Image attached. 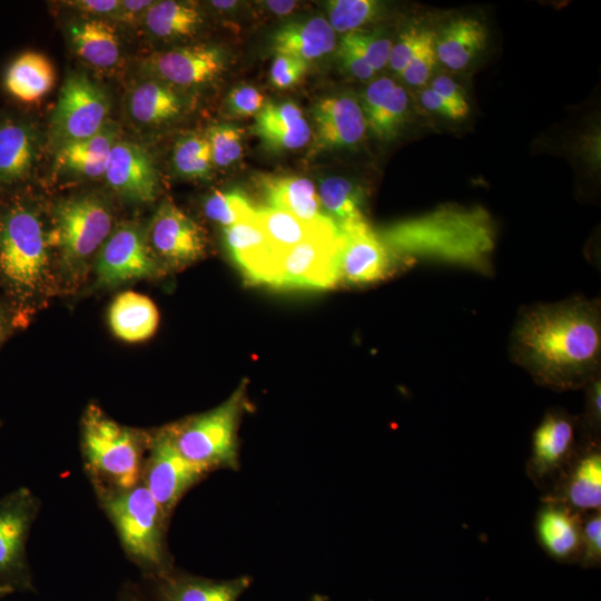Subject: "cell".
<instances>
[{
    "instance_id": "6da1fadb",
    "label": "cell",
    "mask_w": 601,
    "mask_h": 601,
    "mask_svg": "<svg viewBox=\"0 0 601 601\" xmlns=\"http://www.w3.org/2000/svg\"><path fill=\"white\" fill-rule=\"evenodd\" d=\"M511 353L542 385L565 390L588 384L601 359L599 304L573 298L525 308L512 333Z\"/></svg>"
},
{
    "instance_id": "7a4b0ae2",
    "label": "cell",
    "mask_w": 601,
    "mask_h": 601,
    "mask_svg": "<svg viewBox=\"0 0 601 601\" xmlns=\"http://www.w3.org/2000/svg\"><path fill=\"white\" fill-rule=\"evenodd\" d=\"M380 238L393 255L420 256L489 267L494 247V227L481 207L443 206L383 229Z\"/></svg>"
},
{
    "instance_id": "3957f363",
    "label": "cell",
    "mask_w": 601,
    "mask_h": 601,
    "mask_svg": "<svg viewBox=\"0 0 601 601\" xmlns=\"http://www.w3.org/2000/svg\"><path fill=\"white\" fill-rule=\"evenodd\" d=\"M49 238L37 209L20 196L0 204V286L14 319L48 283Z\"/></svg>"
},
{
    "instance_id": "277c9868",
    "label": "cell",
    "mask_w": 601,
    "mask_h": 601,
    "mask_svg": "<svg viewBox=\"0 0 601 601\" xmlns=\"http://www.w3.org/2000/svg\"><path fill=\"white\" fill-rule=\"evenodd\" d=\"M150 433L118 423L97 404L81 418L83 471L96 495L124 491L141 483Z\"/></svg>"
},
{
    "instance_id": "5b68a950",
    "label": "cell",
    "mask_w": 601,
    "mask_h": 601,
    "mask_svg": "<svg viewBox=\"0 0 601 601\" xmlns=\"http://www.w3.org/2000/svg\"><path fill=\"white\" fill-rule=\"evenodd\" d=\"M96 497L112 524L125 554L141 572L145 581L174 570L166 542L169 519L142 483Z\"/></svg>"
},
{
    "instance_id": "8992f818",
    "label": "cell",
    "mask_w": 601,
    "mask_h": 601,
    "mask_svg": "<svg viewBox=\"0 0 601 601\" xmlns=\"http://www.w3.org/2000/svg\"><path fill=\"white\" fill-rule=\"evenodd\" d=\"M242 384L220 405L164 426L179 453L207 473L219 469L236 470L238 460V423L244 408Z\"/></svg>"
},
{
    "instance_id": "52a82bcc",
    "label": "cell",
    "mask_w": 601,
    "mask_h": 601,
    "mask_svg": "<svg viewBox=\"0 0 601 601\" xmlns=\"http://www.w3.org/2000/svg\"><path fill=\"white\" fill-rule=\"evenodd\" d=\"M41 509L40 499L26 486L0 497V587L35 592L27 544Z\"/></svg>"
},
{
    "instance_id": "ba28073f",
    "label": "cell",
    "mask_w": 601,
    "mask_h": 601,
    "mask_svg": "<svg viewBox=\"0 0 601 601\" xmlns=\"http://www.w3.org/2000/svg\"><path fill=\"white\" fill-rule=\"evenodd\" d=\"M112 231L108 206L95 195H83L61 201L55 209V227L48 235L49 245L59 248L68 265L87 260Z\"/></svg>"
},
{
    "instance_id": "9c48e42d",
    "label": "cell",
    "mask_w": 601,
    "mask_h": 601,
    "mask_svg": "<svg viewBox=\"0 0 601 601\" xmlns=\"http://www.w3.org/2000/svg\"><path fill=\"white\" fill-rule=\"evenodd\" d=\"M339 231H324L278 254L264 280L276 287L328 288L339 282Z\"/></svg>"
},
{
    "instance_id": "30bf717a",
    "label": "cell",
    "mask_w": 601,
    "mask_h": 601,
    "mask_svg": "<svg viewBox=\"0 0 601 601\" xmlns=\"http://www.w3.org/2000/svg\"><path fill=\"white\" fill-rule=\"evenodd\" d=\"M109 110V97L100 86L85 73L69 75L51 117V132L58 147L99 132L108 124Z\"/></svg>"
},
{
    "instance_id": "8fae6325",
    "label": "cell",
    "mask_w": 601,
    "mask_h": 601,
    "mask_svg": "<svg viewBox=\"0 0 601 601\" xmlns=\"http://www.w3.org/2000/svg\"><path fill=\"white\" fill-rule=\"evenodd\" d=\"M207 474L179 453L164 427L150 432L141 483L168 519L185 493Z\"/></svg>"
},
{
    "instance_id": "7c38bea8",
    "label": "cell",
    "mask_w": 601,
    "mask_h": 601,
    "mask_svg": "<svg viewBox=\"0 0 601 601\" xmlns=\"http://www.w3.org/2000/svg\"><path fill=\"white\" fill-rule=\"evenodd\" d=\"M159 273L158 263L141 228L132 223L116 227L99 249L98 283L114 286Z\"/></svg>"
},
{
    "instance_id": "4fadbf2b",
    "label": "cell",
    "mask_w": 601,
    "mask_h": 601,
    "mask_svg": "<svg viewBox=\"0 0 601 601\" xmlns=\"http://www.w3.org/2000/svg\"><path fill=\"white\" fill-rule=\"evenodd\" d=\"M339 280L367 284L385 278L393 268V254L365 218L338 227Z\"/></svg>"
},
{
    "instance_id": "5bb4252c",
    "label": "cell",
    "mask_w": 601,
    "mask_h": 601,
    "mask_svg": "<svg viewBox=\"0 0 601 601\" xmlns=\"http://www.w3.org/2000/svg\"><path fill=\"white\" fill-rule=\"evenodd\" d=\"M154 253L171 267H183L199 259L206 250L203 228L174 203L166 200L154 215L148 233Z\"/></svg>"
},
{
    "instance_id": "9a60e30c",
    "label": "cell",
    "mask_w": 601,
    "mask_h": 601,
    "mask_svg": "<svg viewBox=\"0 0 601 601\" xmlns=\"http://www.w3.org/2000/svg\"><path fill=\"white\" fill-rule=\"evenodd\" d=\"M144 69L169 86L194 87L216 79L225 69V57L209 45L179 47L152 53Z\"/></svg>"
},
{
    "instance_id": "2e32d148",
    "label": "cell",
    "mask_w": 601,
    "mask_h": 601,
    "mask_svg": "<svg viewBox=\"0 0 601 601\" xmlns=\"http://www.w3.org/2000/svg\"><path fill=\"white\" fill-rule=\"evenodd\" d=\"M108 185L120 196L137 203H150L158 190V174L150 154L140 145L118 140L104 174Z\"/></svg>"
},
{
    "instance_id": "e0dca14e",
    "label": "cell",
    "mask_w": 601,
    "mask_h": 601,
    "mask_svg": "<svg viewBox=\"0 0 601 601\" xmlns=\"http://www.w3.org/2000/svg\"><path fill=\"white\" fill-rule=\"evenodd\" d=\"M575 422L560 410L550 411L532 436L528 471L535 482H544L561 471L575 446Z\"/></svg>"
},
{
    "instance_id": "ac0fdd59",
    "label": "cell",
    "mask_w": 601,
    "mask_h": 601,
    "mask_svg": "<svg viewBox=\"0 0 601 601\" xmlns=\"http://www.w3.org/2000/svg\"><path fill=\"white\" fill-rule=\"evenodd\" d=\"M316 150L351 148L366 132V121L359 102L347 95L319 99L312 109Z\"/></svg>"
},
{
    "instance_id": "d6986e66",
    "label": "cell",
    "mask_w": 601,
    "mask_h": 601,
    "mask_svg": "<svg viewBox=\"0 0 601 601\" xmlns=\"http://www.w3.org/2000/svg\"><path fill=\"white\" fill-rule=\"evenodd\" d=\"M252 578L247 575L216 580L171 570L155 580H147L150 601H238L248 589Z\"/></svg>"
},
{
    "instance_id": "ffe728a7",
    "label": "cell",
    "mask_w": 601,
    "mask_h": 601,
    "mask_svg": "<svg viewBox=\"0 0 601 601\" xmlns=\"http://www.w3.org/2000/svg\"><path fill=\"white\" fill-rule=\"evenodd\" d=\"M38 151V135L28 120L0 117V190L21 185L30 177Z\"/></svg>"
},
{
    "instance_id": "44dd1931",
    "label": "cell",
    "mask_w": 601,
    "mask_h": 601,
    "mask_svg": "<svg viewBox=\"0 0 601 601\" xmlns=\"http://www.w3.org/2000/svg\"><path fill=\"white\" fill-rule=\"evenodd\" d=\"M408 105L405 89L392 78L381 77L366 87L361 107L367 129L377 139L392 140L407 121Z\"/></svg>"
},
{
    "instance_id": "7402d4cb",
    "label": "cell",
    "mask_w": 601,
    "mask_h": 601,
    "mask_svg": "<svg viewBox=\"0 0 601 601\" xmlns=\"http://www.w3.org/2000/svg\"><path fill=\"white\" fill-rule=\"evenodd\" d=\"M535 533L542 549L555 561L571 563L580 558L582 518L561 502L549 500L539 510Z\"/></svg>"
},
{
    "instance_id": "603a6c76",
    "label": "cell",
    "mask_w": 601,
    "mask_h": 601,
    "mask_svg": "<svg viewBox=\"0 0 601 601\" xmlns=\"http://www.w3.org/2000/svg\"><path fill=\"white\" fill-rule=\"evenodd\" d=\"M252 130L272 151L300 149L312 137L307 119L293 101L266 102L255 116Z\"/></svg>"
},
{
    "instance_id": "cb8c5ba5",
    "label": "cell",
    "mask_w": 601,
    "mask_h": 601,
    "mask_svg": "<svg viewBox=\"0 0 601 601\" xmlns=\"http://www.w3.org/2000/svg\"><path fill=\"white\" fill-rule=\"evenodd\" d=\"M225 246L248 280L264 283L276 257L254 214L224 227Z\"/></svg>"
},
{
    "instance_id": "d4e9b609",
    "label": "cell",
    "mask_w": 601,
    "mask_h": 601,
    "mask_svg": "<svg viewBox=\"0 0 601 601\" xmlns=\"http://www.w3.org/2000/svg\"><path fill=\"white\" fill-rule=\"evenodd\" d=\"M257 184L268 207L284 210L306 221L332 220L323 210L314 184L307 178L260 175Z\"/></svg>"
},
{
    "instance_id": "484cf974",
    "label": "cell",
    "mask_w": 601,
    "mask_h": 601,
    "mask_svg": "<svg viewBox=\"0 0 601 601\" xmlns=\"http://www.w3.org/2000/svg\"><path fill=\"white\" fill-rule=\"evenodd\" d=\"M272 45L276 55L308 62L332 52L336 47V35L326 19L315 17L282 26L274 33Z\"/></svg>"
},
{
    "instance_id": "4316f807",
    "label": "cell",
    "mask_w": 601,
    "mask_h": 601,
    "mask_svg": "<svg viewBox=\"0 0 601 601\" xmlns=\"http://www.w3.org/2000/svg\"><path fill=\"white\" fill-rule=\"evenodd\" d=\"M118 137L117 126L108 122L91 137L61 145L56 154V168L90 178L104 176L109 154L119 140Z\"/></svg>"
},
{
    "instance_id": "83f0119b",
    "label": "cell",
    "mask_w": 601,
    "mask_h": 601,
    "mask_svg": "<svg viewBox=\"0 0 601 601\" xmlns=\"http://www.w3.org/2000/svg\"><path fill=\"white\" fill-rule=\"evenodd\" d=\"M486 40L482 21L466 17L453 20L435 38L437 61L450 70H463L485 48Z\"/></svg>"
},
{
    "instance_id": "f1b7e54d",
    "label": "cell",
    "mask_w": 601,
    "mask_h": 601,
    "mask_svg": "<svg viewBox=\"0 0 601 601\" xmlns=\"http://www.w3.org/2000/svg\"><path fill=\"white\" fill-rule=\"evenodd\" d=\"M574 512L591 513L601 506V454L597 449L588 450L571 464L562 483L561 493L551 497Z\"/></svg>"
},
{
    "instance_id": "f546056e",
    "label": "cell",
    "mask_w": 601,
    "mask_h": 601,
    "mask_svg": "<svg viewBox=\"0 0 601 601\" xmlns=\"http://www.w3.org/2000/svg\"><path fill=\"white\" fill-rule=\"evenodd\" d=\"M108 318L110 328L118 338L137 343L154 335L159 314L149 297L135 292H125L111 303Z\"/></svg>"
},
{
    "instance_id": "4dcf8cb0",
    "label": "cell",
    "mask_w": 601,
    "mask_h": 601,
    "mask_svg": "<svg viewBox=\"0 0 601 601\" xmlns=\"http://www.w3.org/2000/svg\"><path fill=\"white\" fill-rule=\"evenodd\" d=\"M56 73L50 60L42 53L26 51L19 55L4 73L6 90L19 101H40L53 87Z\"/></svg>"
},
{
    "instance_id": "1f68e13d",
    "label": "cell",
    "mask_w": 601,
    "mask_h": 601,
    "mask_svg": "<svg viewBox=\"0 0 601 601\" xmlns=\"http://www.w3.org/2000/svg\"><path fill=\"white\" fill-rule=\"evenodd\" d=\"M70 39L76 53L88 65L108 70L120 60L121 48L116 29L101 18L73 23Z\"/></svg>"
},
{
    "instance_id": "d6a6232c",
    "label": "cell",
    "mask_w": 601,
    "mask_h": 601,
    "mask_svg": "<svg viewBox=\"0 0 601 601\" xmlns=\"http://www.w3.org/2000/svg\"><path fill=\"white\" fill-rule=\"evenodd\" d=\"M184 108L183 97L171 86L157 79L137 83L128 99L131 118L146 126L171 121L183 114Z\"/></svg>"
},
{
    "instance_id": "836d02e7",
    "label": "cell",
    "mask_w": 601,
    "mask_h": 601,
    "mask_svg": "<svg viewBox=\"0 0 601 601\" xmlns=\"http://www.w3.org/2000/svg\"><path fill=\"white\" fill-rule=\"evenodd\" d=\"M255 218L276 256L309 237L337 229L333 220L306 221L268 206L255 208Z\"/></svg>"
},
{
    "instance_id": "e575fe53",
    "label": "cell",
    "mask_w": 601,
    "mask_h": 601,
    "mask_svg": "<svg viewBox=\"0 0 601 601\" xmlns=\"http://www.w3.org/2000/svg\"><path fill=\"white\" fill-rule=\"evenodd\" d=\"M142 22L155 37L175 39L195 35L203 23V16L193 2L154 1Z\"/></svg>"
},
{
    "instance_id": "d590c367",
    "label": "cell",
    "mask_w": 601,
    "mask_h": 601,
    "mask_svg": "<svg viewBox=\"0 0 601 601\" xmlns=\"http://www.w3.org/2000/svg\"><path fill=\"white\" fill-rule=\"evenodd\" d=\"M318 197L324 213L337 228L364 218L362 190L343 177H326L321 180Z\"/></svg>"
},
{
    "instance_id": "8d00e7d4",
    "label": "cell",
    "mask_w": 601,
    "mask_h": 601,
    "mask_svg": "<svg viewBox=\"0 0 601 601\" xmlns=\"http://www.w3.org/2000/svg\"><path fill=\"white\" fill-rule=\"evenodd\" d=\"M171 161L175 171L186 179H208L215 167L205 135L197 132H188L178 138Z\"/></svg>"
},
{
    "instance_id": "74e56055",
    "label": "cell",
    "mask_w": 601,
    "mask_h": 601,
    "mask_svg": "<svg viewBox=\"0 0 601 601\" xmlns=\"http://www.w3.org/2000/svg\"><path fill=\"white\" fill-rule=\"evenodd\" d=\"M326 6L331 27L345 35L373 22L382 11L381 2L374 0H333Z\"/></svg>"
},
{
    "instance_id": "f35d334b",
    "label": "cell",
    "mask_w": 601,
    "mask_h": 601,
    "mask_svg": "<svg viewBox=\"0 0 601 601\" xmlns=\"http://www.w3.org/2000/svg\"><path fill=\"white\" fill-rule=\"evenodd\" d=\"M204 211L210 220L228 227L250 217L255 207L239 189L216 190L205 200Z\"/></svg>"
},
{
    "instance_id": "ab89813d",
    "label": "cell",
    "mask_w": 601,
    "mask_h": 601,
    "mask_svg": "<svg viewBox=\"0 0 601 601\" xmlns=\"http://www.w3.org/2000/svg\"><path fill=\"white\" fill-rule=\"evenodd\" d=\"M214 166L226 168L237 162L244 151V130L228 124L210 126L205 135Z\"/></svg>"
},
{
    "instance_id": "60d3db41",
    "label": "cell",
    "mask_w": 601,
    "mask_h": 601,
    "mask_svg": "<svg viewBox=\"0 0 601 601\" xmlns=\"http://www.w3.org/2000/svg\"><path fill=\"white\" fill-rule=\"evenodd\" d=\"M341 41L359 53L375 72L388 63L393 41L378 32L358 30L346 33Z\"/></svg>"
},
{
    "instance_id": "b9f144b4",
    "label": "cell",
    "mask_w": 601,
    "mask_h": 601,
    "mask_svg": "<svg viewBox=\"0 0 601 601\" xmlns=\"http://www.w3.org/2000/svg\"><path fill=\"white\" fill-rule=\"evenodd\" d=\"M434 42L432 33L400 73L407 85L423 87L431 79L437 61Z\"/></svg>"
},
{
    "instance_id": "7bdbcfd3",
    "label": "cell",
    "mask_w": 601,
    "mask_h": 601,
    "mask_svg": "<svg viewBox=\"0 0 601 601\" xmlns=\"http://www.w3.org/2000/svg\"><path fill=\"white\" fill-rule=\"evenodd\" d=\"M582 520L581 551L579 562L583 568H595L601 561V513H588Z\"/></svg>"
},
{
    "instance_id": "ee69618b",
    "label": "cell",
    "mask_w": 601,
    "mask_h": 601,
    "mask_svg": "<svg viewBox=\"0 0 601 601\" xmlns=\"http://www.w3.org/2000/svg\"><path fill=\"white\" fill-rule=\"evenodd\" d=\"M265 105V96L250 85L234 87L226 98L227 110L235 118L256 116Z\"/></svg>"
},
{
    "instance_id": "f6af8a7d",
    "label": "cell",
    "mask_w": 601,
    "mask_h": 601,
    "mask_svg": "<svg viewBox=\"0 0 601 601\" xmlns=\"http://www.w3.org/2000/svg\"><path fill=\"white\" fill-rule=\"evenodd\" d=\"M308 62L287 55H276L269 70L270 83L278 89L297 85L305 76Z\"/></svg>"
},
{
    "instance_id": "bcb514c9",
    "label": "cell",
    "mask_w": 601,
    "mask_h": 601,
    "mask_svg": "<svg viewBox=\"0 0 601 601\" xmlns=\"http://www.w3.org/2000/svg\"><path fill=\"white\" fill-rule=\"evenodd\" d=\"M431 35L430 31L417 29H411L401 35L398 41L393 43L390 53L387 65L391 69L400 75Z\"/></svg>"
},
{
    "instance_id": "7dc6e473",
    "label": "cell",
    "mask_w": 601,
    "mask_h": 601,
    "mask_svg": "<svg viewBox=\"0 0 601 601\" xmlns=\"http://www.w3.org/2000/svg\"><path fill=\"white\" fill-rule=\"evenodd\" d=\"M428 87L450 104L460 120L467 117L470 106L466 97L463 89L452 78L445 75L435 76Z\"/></svg>"
},
{
    "instance_id": "c3c4849f",
    "label": "cell",
    "mask_w": 601,
    "mask_h": 601,
    "mask_svg": "<svg viewBox=\"0 0 601 601\" xmlns=\"http://www.w3.org/2000/svg\"><path fill=\"white\" fill-rule=\"evenodd\" d=\"M337 58L345 71L358 80H371L376 73L359 53L342 41L337 47Z\"/></svg>"
},
{
    "instance_id": "681fc988",
    "label": "cell",
    "mask_w": 601,
    "mask_h": 601,
    "mask_svg": "<svg viewBox=\"0 0 601 601\" xmlns=\"http://www.w3.org/2000/svg\"><path fill=\"white\" fill-rule=\"evenodd\" d=\"M152 2L147 0H122L112 18L127 24L142 21L146 11Z\"/></svg>"
},
{
    "instance_id": "f907efd6",
    "label": "cell",
    "mask_w": 601,
    "mask_h": 601,
    "mask_svg": "<svg viewBox=\"0 0 601 601\" xmlns=\"http://www.w3.org/2000/svg\"><path fill=\"white\" fill-rule=\"evenodd\" d=\"M420 101L427 111L452 120H460L457 114L450 104L430 87H425L421 91Z\"/></svg>"
},
{
    "instance_id": "816d5d0a",
    "label": "cell",
    "mask_w": 601,
    "mask_h": 601,
    "mask_svg": "<svg viewBox=\"0 0 601 601\" xmlns=\"http://www.w3.org/2000/svg\"><path fill=\"white\" fill-rule=\"evenodd\" d=\"M81 12L92 16H110L117 11L120 1L118 0H77L67 2Z\"/></svg>"
},
{
    "instance_id": "f5cc1de1",
    "label": "cell",
    "mask_w": 601,
    "mask_h": 601,
    "mask_svg": "<svg viewBox=\"0 0 601 601\" xmlns=\"http://www.w3.org/2000/svg\"><path fill=\"white\" fill-rule=\"evenodd\" d=\"M588 404H587V418L589 426L597 431L600 428V398H601V384L600 378H593L589 382L588 387Z\"/></svg>"
},
{
    "instance_id": "db71d44e",
    "label": "cell",
    "mask_w": 601,
    "mask_h": 601,
    "mask_svg": "<svg viewBox=\"0 0 601 601\" xmlns=\"http://www.w3.org/2000/svg\"><path fill=\"white\" fill-rule=\"evenodd\" d=\"M117 601H150L146 595L144 589L134 582H125L117 598Z\"/></svg>"
},
{
    "instance_id": "11a10c76",
    "label": "cell",
    "mask_w": 601,
    "mask_h": 601,
    "mask_svg": "<svg viewBox=\"0 0 601 601\" xmlns=\"http://www.w3.org/2000/svg\"><path fill=\"white\" fill-rule=\"evenodd\" d=\"M14 315L8 305L0 303V345L10 332Z\"/></svg>"
},
{
    "instance_id": "9f6ffc18",
    "label": "cell",
    "mask_w": 601,
    "mask_h": 601,
    "mask_svg": "<svg viewBox=\"0 0 601 601\" xmlns=\"http://www.w3.org/2000/svg\"><path fill=\"white\" fill-rule=\"evenodd\" d=\"M265 4L273 13L279 16L290 13L297 6L295 1H266Z\"/></svg>"
},
{
    "instance_id": "6f0895ef",
    "label": "cell",
    "mask_w": 601,
    "mask_h": 601,
    "mask_svg": "<svg viewBox=\"0 0 601 601\" xmlns=\"http://www.w3.org/2000/svg\"><path fill=\"white\" fill-rule=\"evenodd\" d=\"M213 7L217 9H230L236 6V1H211Z\"/></svg>"
},
{
    "instance_id": "680465c9",
    "label": "cell",
    "mask_w": 601,
    "mask_h": 601,
    "mask_svg": "<svg viewBox=\"0 0 601 601\" xmlns=\"http://www.w3.org/2000/svg\"><path fill=\"white\" fill-rule=\"evenodd\" d=\"M12 593H14L12 589L0 587V601Z\"/></svg>"
}]
</instances>
